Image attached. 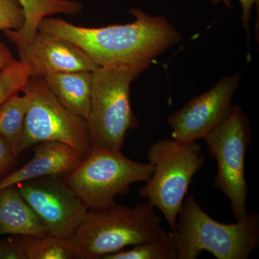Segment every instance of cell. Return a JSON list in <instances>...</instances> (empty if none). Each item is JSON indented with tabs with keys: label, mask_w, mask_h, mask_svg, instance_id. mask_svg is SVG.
<instances>
[{
	"label": "cell",
	"mask_w": 259,
	"mask_h": 259,
	"mask_svg": "<svg viewBox=\"0 0 259 259\" xmlns=\"http://www.w3.org/2000/svg\"><path fill=\"white\" fill-rule=\"evenodd\" d=\"M24 20L23 10L16 0H0V30H18Z\"/></svg>",
	"instance_id": "ffe728a7"
},
{
	"label": "cell",
	"mask_w": 259,
	"mask_h": 259,
	"mask_svg": "<svg viewBox=\"0 0 259 259\" xmlns=\"http://www.w3.org/2000/svg\"><path fill=\"white\" fill-rule=\"evenodd\" d=\"M33 157L0 181V191L35 179L69 175L82 162V155L64 143L46 141L34 146Z\"/></svg>",
	"instance_id": "7c38bea8"
},
{
	"label": "cell",
	"mask_w": 259,
	"mask_h": 259,
	"mask_svg": "<svg viewBox=\"0 0 259 259\" xmlns=\"http://www.w3.org/2000/svg\"><path fill=\"white\" fill-rule=\"evenodd\" d=\"M0 259H27L20 240L6 244H0Z\"/></svg>",
	"instance_id": "44dd1931"
},
{
	"label": "cell",
	"mask_w": 259,
	"mask_h": 259,
	"mask_svg": "<svg viewBox=\"0 0 259 259\" xmlns=\"http://www.w3.org/2000/svg\"><path fill=\"white\" fill-rule=\"evenodd\" d=\"M19 185V193L51 236L70 239L88 217L86 204L59 177H42Z\"/></svg>",
	"instance_id": "9c48e42d"
},
{
	"label": "cell",
	"mask_w": 259,
	"mask_h": 259,
	"mask_svg": "<svg viewBox=\"0 0 259 259\" xmlns=\"http://www.w3.org/2000/svg\"><path fill=\"white\" fill-rule=\"evenodd\" d=\"M251 137L248 117L241 106L233 105L226 120L203 139L209 154L218 163L214 187L230 199L232 212L237 221L248 214V186L245 178V161Z\"/></svg>",
	"instance_id": "ba28073f"
},
{
	"label": "cell",
	"mask_w": 259,
	"mask_h": 259,
	"mask_svg": "<svg viewBox=\"0 0 259 259\" xmlns=\"http://www.w3.org/2000/svg\"><path fill=\"white\" fill-rule=\"evenodd\" d=\"M23 10V25L18 30H5V36L21 49L32 41L44 18L54 15H74L82 11L83 5L76 0H16Z\"/></svg>",
	"instance_id": "5bb4252c"
},
{
	"label": "cell",
	"mask_w": 259,
	"mask_h": 259,
	"mask_svg": "<svg viewBox=\"0 0 259 259\" xmlns=\"http://www.w3.org/2000/svg\"><path fill=\"white\" fill-rule=\"evenodd\" d=\"M21 93L27 100L25 129L19 154L46 141L64 143L86 158L92 144L87 120L66 108L41 76H31Z\"/></svg>",
	"instance_id": "52a82bcc"
},
{
	"label": "cell",
	"mask_w": 259,
	"mask_h": 259,
	"mask_svg": "<svg viewBox=\"0 0 259 259\" xmlns=\"http://www.w3.org/2000/svg\"><path fill=\"white\" fill-rule=\"evenodd\" d=\"M214 4H217L220 2H223L228 7H231L228 0H211ZM241 3L243 13H242V21H243V26L245 29V31L248 35V30H249V20L250 15H251L252 7L254 4L258 5L259 0H239Z\"/></svg>",
	"instance_id": "7402d4cb"
},
{
	"label": "cell",
	"mask_w": 259,
	"mask_h": 259,
	"mask_svg": "<svg viewBox=\"0 0 259 259\" xmlns=\"http://www.w3.org/2000/svg\"><path fill=\"white\" fill-rule=\"evenodd\" d=\"M13 54L6 45L0 40V71L13 59Z\"/></svg>",
	"instance_id": "cb8c5ba5"
},
{
	"label": "cell",
	"mask_w": 259,
	"mask_h": 259,
	"mask_svg": "<svg viewBox=\"0 0 259 259\" xmlns=\"http://www.w3.org/2000/svg\"><path fill=\"white\" fill-rule=\"evenodd\" d=\"M31 76L28 65L13 58L0 71V105L15 94L21 93Z\"/></svg>",
	"instance_id": "d6986e66"
},
{
	"label": "cell",
	"mask_w": 259,
	"mask_h": 259,
	"mask_svg": "<svg viewBox=\"0 0 259 259\" xmlns=\"http://www.w3.org/2000/svg\"><path fill=\"white\" fill-rule=\"evenodd\" d=\"M0 235L34 237L50 235L15 186L0 191Z\"/></svg>",
	"instance_id": "4fadbf2b"
},
{
	"label": "cell",
	"mask_w": 259,
	"mask_h": 259,
	"mask_svg": "<svg viewBox=\"0 0 259 259\" xmlns=\"http://www.w3.org/2000/svg\"><path fill=\"white\" fill-rule=\"evenodd\" d=\"M147 157L154 166V171L140 194L161 211L174 231L192 179L203 166L202 147L196 141L183 143L163 139L150 147Z\"/></svg>",
	"instance_id": "277c9868"
},
{
	"label": "cell",
	"mask_w": 259,
	"mask_h": 259,
	"mask_svg": "<svg viewBox=\"0 0 259 259\" xmlns=\"http://www.w3.org/2000/svg\"><path fill=\"white\" fill-rule=\"evenodd\" d=\"M102 259H177L173 231H166L156 239L134 245Z\"/></svg>",
	"instance_id": "ac0fdd59"
},
{
	"label": "cell",
	"mask_w": 259,
	"mask_h": 259,
	"mask_svg": "<svg viewBox=\"0 0 259 259\" xmlns=\"http://www.w3.org/2000/svg\"><path fill=\"white\" fill-rule=\"evenodd\" d=\"M22 245L27 259L77 258L70 239L51 236H22Z\"/></svg>",
	"instance_id": "e0dca14e"
},
{
	"label": "cell",
	"mask_w": 259,
	"mask_h": 259,
	"mask_svg": "<svg viewBox=\"0 0 259 259\" xmlns=\"http://www.w3.org/2000/svg\"><path fill=\"white\" fill-rule=\"evenodd\" d=\"M149 202L134 207L115 204L90 210L84 222L70 238L77 258H102L161 236L162 218Z\"/></svg>",
	"instance_id": "3957f363"
},
{
	"label": "cell",
	"mask_w": 259,
	"mask_h": 259,
	"mask_svg": "<svg viewBox=\"0 0 259 259\" xmlns=\"http://www.w3.org/2000/svg\"><path fill=\"white\" fill-rule=\"evenodd\" d=\"M139 74L98 67L92 71L88 120L92 147L121 149L126 135L139 126L131 103V85Z\"/></svg>",
	"instance_id": "8992f818"
},
{
	"label": "cell",
	"mask_w": 259,
	"mask_h": 259,
	"mask_svg": "<svg viewBox=\"0 0 259 259\" xmlns=\"http://www.w3.org/2000/svg\"><path fill=\"white\" fill-rule=\"evenodd\" d=\"M27 100L25 95L15 94L0 105V136L10 146L14 156L23 139Z\"/></svg>",
	"instance_id": "2e32d148"
},
{
	"label": "cell",
	"mask_w": 259,
	"mask_h": 259,
	"mask_svg": "<svg viewBox=\"0 0 259 259\" xmlns=\"http://www.w3.org/2000/svg\"><path fill=\"white\" fill-rule=\"evenodd\" d=\"M14 158L10 146L0 136V173L4 171Z\"/></svg>",
	"instance_id": "603a6c76"
},
{
	"label": "cell",
	"mask_w": 259,
	"mask_h": 259,
	"mask_svg": "<svg viewBox=\"0 0 259 259\" xmlns=\"http://www.w3.org/2000/svg\"><path fill=\"white\" fill-rule=\"evenodd\" d=\"M240 75L223 78L208 91L194 97L168 116L172 139L179 142H193L226 120L232 109V100L239 85Z\"/></svg>",
	"instance_id": "30bf717a"
},
{
	"label": "cell",
	"mask_w": 259,
	"mask_h": 259,
	"mask_svg": "<svg viewBox=\"0 0 259 259\" xmlns=\"http://www.w3.org/2000/svg\"><path fill=\"white\" fill-rule=\"evenodd\" d=\"M41 77L66 108L88 122L91 100V71L50 73Z\"/></svg>",
	"instance_id": "9a60e30c"
},
{
	"label": "cell",
	"mask_w": 259,
	"mask_h": 259,
	"mask_svg": "<svg viewBox=\"0 0 259 259\" xmlns=\"http://www.w3.org/2000/svg\"><path fill=\"white\" fill-rule=\"evenodd\" d=\"M153 171L152 163L133 161L121 149L93 147L66 183L90 210H100L115 205L133 184L148 182Z\"/></svg>",
	"instance_id": "5b68a950"
},
{
	"label": "cell",
	"mask_w": 259,
	"mask_h": 259,
	"mask_svg": "<svg viewBox=\"0 0 259 259\" xmlns=\"http://www.w3.org/2000/svg\"><path fill=\"white\" fill-rule=\"evenodd\" d=\"M133 23L87 28L47 17L38 30L61 37L82 50L99 67L139 74L156 56L180 41L182 35L166 19L132 8Z\"/></svg>",
	"instance_id": "6da1fadb"
},
{
	"label": "cell",
	"mask_w": 259,
	"mask_h": 259,
	"mask_svg": "<svg viewBox=\"0 0 259 259\" xmlns=\"http://www.w3.org/2000/svg\"><path fill=\"white\" fill-rule=\"evenodd\" d=\"M173 234L177 259H196L207 251L217 259H248L259 246V216L248 214L226 224L209 215L193 194L185 197Z\"/></svg>",
	"instance_id": "7a4b0ae2"
},
{
	"label": "cell",
	"mask_w": 259,
	"mask_h": 259,
	"mask_svg": "<svg viewBox=\"0 0 259 259\" xmlns=\"http://www.w3.org/2000/svg\"><path fill=\"white\" fill-rule=\"evenodd\" d=\"M32 76L50 73L93 71L98 66L82 50L64 39L38 30L31 42L18 49Z\"/></svg>",
	"instance_id": "8fae6325"
}]
</instances>
